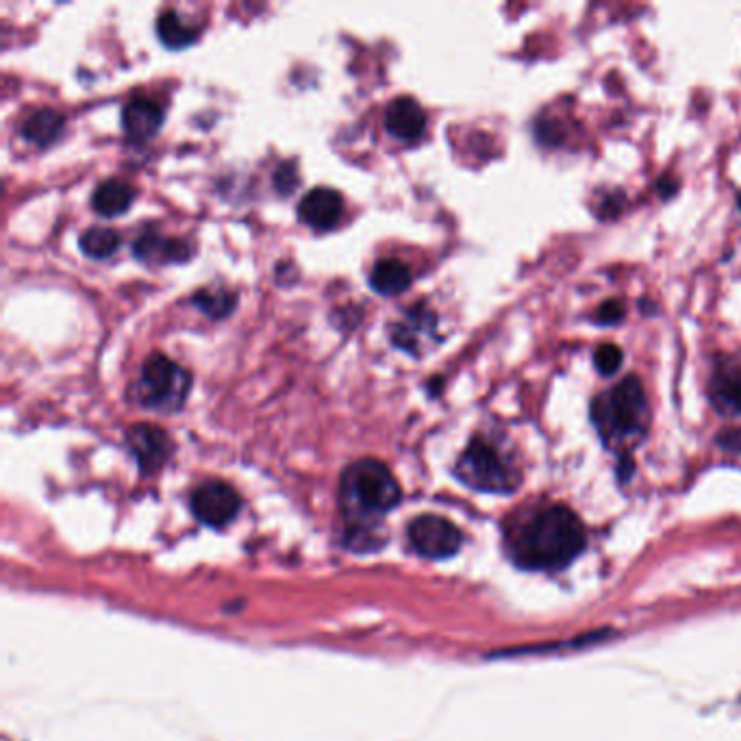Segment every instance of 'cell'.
<instances>
[{"instance_id": "cb8c5ba5", "label": "cell", "mask_w": 741, "mask_h": 741, "mask_svg": "<svg viewBox=\"0 0 741 741\" xmlns=\"http://www.w3.org/2000/svg\"><path fill=\"white\" fill-rule=\"evenodd\" d=\"M737 203H739V207H741V194L737 196Z\"/></svg>"}, {"instance_id": "52a82bcc", "label": "cell", "mask_w": 741, "mask_h": 741, "mask_svg": "<svg viewBox=\"0 0 741 741\" xmlns=\"http://www.w3.org/2000/svg\"><path fill=\"white\" fill-rule=\"evenodd\" d=\"M407 537L411 548L426 559H448L463 544V535L455 524L442 516L426 513L409 524Z\"/></svg>"}, {"instance_id": "4fadbf2b", "label": "cell", "mask_w": 741, "mask_h": 741, "mask_svg": "<svg viewBox=\"0 0 741 741\" xmlns=\"http://www.w3.org/2000/svg\"><path fill=\"white\" fill-rule=\"evenodd\" d=\"M163 122V107L153 98L137 96L122 107V131L133 144L153 140Z\"/></svg>"}, {"instance_id": "ac0fdd59", "label": "cell", "mask_w": 741, "mask_h": 741, "mask_svg": "<svg viewBox=\"0 0 741 741\" xmlns=\"http://www.w3.org/2000/svg\"><path fill=\"white\" fill-rule=\"evenodd\" d=\"M157 35L163 42V46H168L172 50H181L198 40V29L194 27V24L185 22L179 11L163 9L157 18Z\"/></svg>"}, {"instance_id": "6da1fadb", "label": "cell", "mask_w": 741, "mask_h": 741, "mask_svg": "<svg viewBox=\"0 0 741 741\" xmlns=\"http://www.w3.org/2000/svg\"><path fill=\"white\" fill-rule=\"evenodd\" d=\"M505 546L524 570H561L585 548V526L572 509L542 502L516 511L505 524Z\"/></svg>"}, {"instance_id": "603a6c76", "label": "cell", "mask_w": 741, "mask_h": 741, "mask_svg": "<svg viewBox=\"0 0 741 741\" xmlns=\"http://www.w3.org/2000/svg\"><path fill=\"white\" fill-rule=\"evenodd\" d=\"M622 318H624V305L618 303V300H607V303L598 309V316H596L600 324H618L622 322Z\"/></svg>"}, {"instance_id": "8fae6325", "label": "cell", "mask_w": 741, "mask_h": 741, "mask_svg": "<svg viewBox=\"0 0 741 741\" xmlns=\"http://www.w3.org/2000/svg\"><path fill=\"white\" fill-rule=\"evenodd\" d=\"M344 213V198L333 187H313L298 203V216L311 229H333Z\"/></svg>"}, {"instance_id": "5bb4252c", "label": "cell", "mask_w": 741, "mask_h": 741, "mask_svg": "<svg viewBox=\"0 0 741 741\" xmlns=\"http://www.w3.org/2000/svg\"><path fill=\"white\" fill-rule=\"evenodd\" d=\"M192 248L187 242L168 237L155 229H144L133 242V257L142 263H183L190 259Z\"/></svg>"}, {"instance_id": "5b68a950", "label": "cell", "mask_w": 741, "mask_h": 741, "mask_svg": "<svg viewBox=\"0 0 741 741\" xmlns=\"http://www.w3.org/2000/svg\"><path fill=\"white\" fill-rule=\"evenodd\" d=\"M455 476L463 485L485 494H511L522 481L516 463L483 437H474L461 452Z\"/></svg>"}, {"instance_id": "9c48e42d", "label": "cell", "mask_w": 741, "mask_h": 741, "mask_svg": "<svg viewBox=\"0 0 741 741\" xmlns=\"http://www.w3.org/2000/svg\"><path fill=\"white\" fill-rule=\"evenodd\" d=\"M124 442H127V448L131 455L135 457L137 466L144 474H153L157 472L163 463L170 457V437L166 431L159 429L155 424H133L127 429V435H124Z\"/></svg>"}, {"instance_id": "ffe728a7", "label": "cell", "mask_w": 741, "mask_h": 741, "mask_svg": "<svg viewBox=\"0 0 741 741\" xmlns=\"http://www.w3.org/2000/svg\"><path fill=\"white\" fill-rule=\"evenodd\" d=\"M79 248L90 259H107L120 248V235L109 226H92L81 233Z\"/></svg>"}, {"instance_id": "8992f818", "label": "cell", "mask_w": 741, "mask_h": 741, "mask_svg": "<svg viewBox=\"0 0 741 741\" xmlns=\"http://www.w3.org/2000/svg\"><path fill=\"white\" fill-rule=\"evenodd\" d=\"M389 337L394 346L413 357H422L437 344V316L426 303H413L400 311V316L389 324Z\"/></svg>"}, {"instance_id": "e0dca14e", "label": "cell", "mask_w": 741, "mask_h": 741, "mask_svg": "<svg viewBox=\"0 0 741 741\" xmlns=\"http://www.w3.org/2000/svg\"><path fill=\"white\" fill-rule=\"evenodd\" d=\"M133 200H135V190L127 181L107 179L96 185V190L92 194V209L98 213V216L116 218L133 205Z\"/></svg>"}, {"instance_id": "ba28073f", "label": "cell", "mask_w": 741, "mask_h": 741, "mask_svg": "<svg viewBox=\"0 0 741 741\" xmlns=\"http://www.w3.org/2000/svg\"><path fill=\"white\" fill-rule=\"evenodd\" d=\"M190 507L200 522L213 526V529H222L237 518L242 509V498L229 483L207 481L192 492Z\"/></svg>"}, {"instance_id": "44dd1931", "label": "cell", "mask_w": 741, "mask_h": 741, "mask_svg": "<svg viewBox=\"0 0 741 741\" xmlns=\"http://www.w3.org/2000/svg\"><path fill=\"white\" fill-rule=\"evenodd\" d=\"M622 361H624L622 348L615 346V344H602V346H598V350L594 353V366H596L598 374H602V376H613L615 372L622 368Z\"/></svg>"}, {"instance_id": "7a4b0ae2", "label": "cell", "mask_w": 741, "mask_h": 741, "mask_svg": "<svg viewBox=\"0 0 741 741\" xmlns=\"http://www.w3.org/2000/svg\"><path fill=\"white\" fill-rule=\"evenodd\" d=\"M592 422L611 450L626 452L637 446L648 433L650 407L646 389L637 376H626L618 385L609 387L594 398Z\"/></svg>"}, {"instance_id": "277c9868", "label": "cell", "mask_w": 741, "mask_h": 741, "mask_svg": "<svg viewBox=\"0 0 741 741\" xmlns=\"http://www.w3.org/2000/svg\"><path fill=\"white\" fill-rule=\"evenodd\" d=\"M192 387V374L181 363L163 353L148 355L133 383V400L142 409L172 413L179 411Z\"/></svg>"}, {"instance_id": "d6986e66", "label": "cell", "mask_w": 741, "mask_h": 741, "mask_svg": "<svg viewBox=\"0 0 741 741\" xmlns=\"http://www.w3.org/2000/svg\"><path fill=\"white\" fill-rule=\"evenodd\" d=\"M192 305L211 320L229 318L237 307V296L224 287H200L192 294Z\"/></svg>"}, {"instance_id": "9a60e30c", "label": "cell", "mask_w": 741, "mask_h": 741, "mask_svg": "<svg viewBox=\"0 0 741 741\" xmlns=\"http://www.w3.org/2000/svg\"><path fill=\"white\" fill-rule=\"evenodd\" d=\"M413 283V272L405 261L387 257L379 259L370 270V287L385 298L405 294Z\"/></svg>"}, {"instance_id": "7c38bea8", "label": "cell", "mask_w": 741, "mask_h": 741, "mask_svg": "<svg viewBox=\"0 0 741 741\" xmlns=\"http://www.w3.org/2000/svg\"><path fill=\"white\" fill-rule=\"evenodd\" d=\"M383 122L398 142H416L426 129V113L416 98L396 96L387 103Z\"/></svg>"}, {"instance_id": "30bf717a", "label": "cell", "mask_w": 741, "mask_h": 741, "mask_svg": "<svg viewBox=\"0 0 741 741\" xmlns=\"http://www.w3.org/2000/svg\"><path fill=\"white\" fill-rule=\"evenodd\" d=\"M713 409L726 418L741 416V361H720L709 381Z\"/></svg>"}, {"instance_id": "3957f363", "label": "cell", "mask_w": 741, "mask_h": 741, "mask_svg": "<svg viewBox=\"0 0 741 741\" xmlns=\"http://www.w3.org/2000/svg\"><path fill=\"white\" fill-rule=\"evenodd\" d=\"M403 492L396 476L379 459H357L342 472L339 505L353 520L370 522L392 511Z\"/></svg>"}, {"instance_id": "7402d4cb", "label": "cell", "mask_w": 741, "mask_h": 741, "mask_svg": "<svg viewBox=\"0 0 741 741\" xmlns=\"http://www.w3.org/2000/svg\"><path fill=\"white\" fill-rule=\"evenodd\" d=\"M272 183H274V190H276V192H281L283 196L292 194V190H294V187L298 185V174H296L294 161H285V163H281V166L276 168V172H274Z\"/></svg>"}, {"instance_id": "2e32d148", "label": "cell", "mask_w": 741, "mask_h": 741, "mask_svg": "<svg viewBox=\"0 0 741 741\" xmlns=\"http://www.w3.org/2000/svg\"><path fill=\"white\" fill-rule=\"evenodd\" d=\"M64 129H66L64 116H61V113L55 109L42 107V109H35L31 116L24 120L20 133L27 142L46 148L59 140Z\"/></svg>"}]
</instances>
